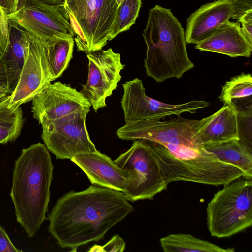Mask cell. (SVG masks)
I'll list each match as a JSON object with an SVG mask.
<instances>
[{
    "label": "cell",
    "instance_id": "6da1fadb",
    "mask_svg": "<svg viewBox=\"0 0 252 252\" xmlns=\"http://www.w3.org/2000/svg\"><path fill=\"white\" fill-rule=\"evenodd\" d=\"M133 211L124 194L90 186L60 197L48 215V231L58 245L71 252L98 242L114 225Z\"/></svg>",
    "mask_w": 252,
    "mask_h": 252
},
{
    "label": "cell",
    "instance_id": "7a4b0ae2",
    "mask_svg": "<svg viewBox=\"0 0 252 252\" xmlns=\"http://www.w3.org/2000/svg\"><path fill=\"white\" fill-rule=\"evenodd\" d=\"M53 169L51 155L40 143L23 149L15 162L10 195L17 221L29 237L46 219Z\"/></svg>",
    "mask_w": 252,
    "mask_h": 252
},
{
    "label": "cell",
    "instance_id": "3957f363",
    "mask_svg": "<svg viewBox=\"0 0 252 252\" xmlns=\"http://www.w3.org/2000/svg\"><path fill=\"white\" fill-rule=\"evenodd\" d=\"M142 34L147 45L146 72L156 81L179 79L194 67L188 56L184 29L170 9L158 5L151 9Z\"/></svg>",
    "mask_w": 252,
    "mask_h": 252
},
{
    "label": "cell",
    "instance_id": "277c9868",
    "mask_svg": "<svg viewBox=\"0 0 252 252\" xmlns=\"http://www.w3.org/2000/svg\"><path fill=\"white\" fill-rule=\"evenodd\" d=\"M118 7L116 0H64L59 6L74 32L78 51L88 54L107 44Z\"/></svg>",
    "mask_w": 252,
    "mask_h": 252
},
{
    "label": "cell",
    "instance_id": "5b68a950",
    "mask_svg": "<svg viewBox=\"0 0 252 252\" xmlns=\"http://www.w3.org/2000/svg\"><path fill=\"white\" fill-rule=\"evenodd\" d=\"M241 178L224 185L208 204L207 226L213 236L229 237L252 225V180Z\"/></svg>",
    "mask_w": 252,
    "mask_h": 252
},
{
    "label": "cell",
    "instance_id": "8992f818",
    "mask_svg": "<svg viewBox=\"0 0 252 252\" xmlns=\"http://www.w3.org/2000/svg\"><path fill=\"white\" fill-rule=\"evenodd\" d=\"M90 110L81 109L41 125V138L57 159H71L75 156L97 151L91 141L86 120Z\"/></svg>",
    "mask_w": 252,
    "mask_h": 252
},
{
    "label": "cell",
    "instance_id": "52a82bcc",
    "mask_svg": "<svg viewBox=\"0 0 252 252\" xmlns=\"http://www.w3.org/2000/svg\"><path fill=\"white\" fill-rule=\"evenodd\" d=\"M123 87L121 105L126 124L142 120H159L185 112L194 113L209 106V102L204 100H193L179 104L160 102L146 94L142 81L137 78L126 82Z\"/></svg>",
    "mask_w": 252,
    "mask_h": 252
},
{
    "label": "cell",
    "instance_id": "ba28073f",
    "mask_svg": "<svg viewBox=\"0 0 252 252\" xmlns=\"http://www.w3.org/2000/svg\"><path fill=\"white\" fill-rule=\"evenodd\" d=\"M114 161L120 167L132 169L136 174L137 184L129 201L151 200L167 189L168 184L148 141L134 140L130 148Z\"/></svg>",
    "mask_w": 252,
    "mask_h": 252
},
{
    "label": "cell",
    "instance_id": "9c48e42d",
    "mask_svg": "<svg viewBox=\"0 0 252 252\" xmlns=\"http://www.w3.org/2000/svg\"><path fill=\"white\" fill-rule=\"evenodd\" d=\"M8 21L42 39L75 36L59 6L39 0H19L17 9L7 16Z\"/></svg>",
    "mask_w": 252,
    "mask_h": 252
},
{
    "label": "cell",
    "instance_id": "30bf717a",
    "mask_svg": "<svg viewBox=\"0 0 252 252\" xmlns=\"http://www.w3.org/2000/svg\"><path fill=\"white\" fill-rule=\"evenodd\" d=\"M88 74L87 82L80 92L87 99L94 110L106 106V98L110 96L121 79V71L125 64L121 55L112 48L99 50L87 54Z\"/></svg>",
    "mask_w": 252,
    "mask_h": 252
},
{
    "label": "cell",
    "instance_id": "8fae6325",
    "mask_svg": "<svg viewBox=\"0 0 252 252\" xmlns=\"http://www.w3.org/2000/svg\"><path fill=\"white\" fill-rule=\"evenodd\" d=\"M29 49L8 107L15 108L32 100L46 85L55 80L50 70L46 42L29 32Z\"/></svg>",
    "mask_w": 252,
    "mask_h": 252
},
{
    "label": "cell",
    "instance_id": "7c38bea8",
    "mask_svg": "<svg viewBox=\"0 0 252 252\" xmlns=\"http://www.w3.org/2000/svg\"><path fill=\"white\" fill-rule=\"evenodd\" d=\"M70 160L84 171L92 184L122 192L128 201L135 190L138 179L135 171L120 167L98 151L78 154Z\"/></svg>",
    "mask_w": 252,
    "mask_h": 252
},
{
    "label": "cell",
    "instance_id": "4fadbf2b",
    "mask_svg": "<svg viewBox=\"0 0 252 252\" xmlns=\"http://www.w3.org/2000/svg\"><path fill=\"white\" fill-rule=\"evenodd\" d=\"M252 9V0H216L201 6L187 19L185 32L187 43L196 44L205 39L229 19L238 20Z\"/></svg>",
    "mask_w": 252,
    "mask_h": 252
},
{
    "label": "cell",
    "instance_id": "5bb4252c",
    "mask_svg": "<svg viewBox=\"0 0 252 252\" xmlns=\"http://www.w3.org/2000/svg\"><path fill=\"white\" fill-rule=\"evenodd\" d=\"M31 101L33 117L40 124L91 106L80 92L59 81L45 86Z\"/></svg>",
    "mask_w": 252,
    "mask_h": 252
},
{
    "label": "cell",
    "instance_id": "9a60e30c",
    "mask_svg": "<svg viewBox=\"0 0 252 252\" xmlns=\"http://www.w3.org/2000/svg\"><path fill=\"white\" fill-rule=\"evenodd\" d=\"M199 121L185 119L180 115L166 121H138L126 124L116 133L122 140H144L164 145L177 138L196 135Z\"/></svg>",
    "mask_w": 252,
    "mask_h": 252
},
{
    "label": "cell",
    "instance_id": "2e32d148",
    "mask_svg": "<svg viewBox=\"0 0 252 252\" xmlns=\"http://www.w3.org/2000/svg\"><path fill=\"white\" fill-rule=\"evenodd\" d=\"M195 48L201 51L216 52L231 57H250L252 46L245 37L239 22L230 21L217 27L209 36L197 43Z\"/></svg>",
    "mask_w": 252,
    "mask_h": 252
},
{
    "label": "cell",
    "instance_id": "e0dca14e",
    "mask_svg": "<svg viewBox=\"0 0 252 252\" xmlns=\"http://www.w3.org/2000/svg\"><path fill=\"white\" fill-rule=\"evenodd\" d=\"M196 136L203 144L239 140L237 114L228 105L199 121Z\"/></svg>",
    "mask_w": 252,
    "mask_h": 252
},
{
    "label": "cell",
    "instance_id": "ac0fdd59",
    "mask_svg": "<svg viewBox=\"0 0 252 252\" xmlns=\"http://www.w3.org/2000/svg\"><path fill=\"white\" fill-rule=\"evenodd\" d=\"M8 41L1 55L9 88H15L27 58L29 49V32L9 21Z\"/></svg>",
    "mask_w": 252,
    "mask_h": 252
},
{
    "label": "cell",
    "instance_id": "d6986e66",
    "mask_svg": "<svg viewBox=\"0 0 252 252\" xmlns=\"http://www.w3.org/2000/svg\"><path fill=\"white\" fill-rule=\"evenodd\" d=\"M219 98L237 113L252 112V77L242 74L232 78L222 86Z\"/></svg>",
    "mask_w": 252,
    "mask_h": 252
},
{
    "label": "cell",
    "instance_id": "ffe728a7",
    "mask_svg": "<svg viewBox=\"0 0 252 252\" xmlns=\"http://www.w3.org/2000/svg\"><path fill=\"white\" fill-rule=\"evenodd\" d=\"M205 149L214 154L222 162L234 165L242 170L245 178H252V150L238 140L204 144Z\"/></svg>",
    "mask_w": 252,
    "mask_h": 252
},
{
    "label": "cell",
    "instance_id": "44dd1931",
    "mask_svg": "<svg viewBox=\"0 0 252 252\" xmlns=\"http://www.w3.org/2000/svg\"><path fill=\"white\" fill-rule=\"evenodd\" d=\"M160 243L165 252H234L233 248L223 249L189 234H171L161 238Z\"/></svg>",
    "mask_w": 252,
    "mask_h": 252
},
{
    "label": "cell",
    "instance_id": "7402d4cb",
    "mask_svg": "<svg viewBox=\"0 0 252 252\" xmlns=\"http://www.w3.org/2000/svg\"><path fill=\"white\" fill-rule=\"evenodd\" d=\"M45 42L50 70L56 80L62 76L72 58L74 38L57 37Z\"/></svg>",
    "mask_w": 252,
    "mask_h": 252
},
{
    "label": "cell",
    "instance_id": "603a6c76",
    "mask_svg": "<svg viewBox=\"0 0 252 252\" xmlns=\"http://www.w3.org/2000/svg\"><path fill=\"white\" fill-rule=\"evenodd\" d=\"M10 94L0 102V144L14 142L20 136L24 118L21 107H8Z\"/></svg>",
    "mask_w": 252,
    "mask_h": 252
},
{
    "label": "cell",
    "instance_id": "cb8c5ba5",
    "mask_svg": "<svg viewBox=\"0 0 252 252\" xmlns=\"http://www.w3.org/2000/svg\"><path fill=\"white\" fill-rule=\"evenodd\" d=\"M142 5L141 0H124L118 7L109 41L129 29L135 24Z\"/></svg>",
    "mask_w": 252,
    "mask_h": 252
},
{
    "label": "cell",
    "instance_id": "d4e9b609",
    "mask_svg": "<svg viewBox=\"0 0 252 252\" xmlns=\"http://www.w3.org/2000/svg\"><path fill=\"white\" fill-rule=\"evenodd\" d=\"M239 141L251 150L252 112L237 113Z\"/></svg>",
    "mask_w": 252,
    "mask_h": 252
},
{
    "label": "cell",
    "instance_id": "484cf974",
    "mask_svg": "<svg viewBox=\"0 0 252 252\" xmlns=\"http://www.w3.org/2000/svg\"><path fill=\"white\" fill-rule=\"evenodd\" d=\"M126 247V243L119 235H114L103 246L94 245L89 252H122Z\"/></svg>",
    "mask_w": 252,
    "mask_h": 252
},
{
    "label": "cell",
    "instance_id": "4316f807",
    "mask_svg": "<svg viewBox=\"0 0 252 252\" xmlns=\"http://www.w3.org/2000/svg\"><path fill=\"white\" fill-rule=\"evenodd\" d=\"M9 22L0 6V56L6 50L8 41Z\"/></svg>",
    "mask_w": 252,
    "mask_h": 252
},
{
    "label": "cell",
    "instance_id": "83f0119b",
    "mask_svg": "<svg viewBox=\"0 0 252 252\" xmlns=\"http://www.w3.org/2000/svg\"><path fill=\"white\" fill-rule=\"evenodd\" d=\"M237 21L242 25L241 29L245 37L252 46V9L247 11Z\"/></svg>",
    "mask_w": 252,
    "mask_h": 252
},
{
    "label": "cell",
    "instance_id": "f1b7e54d",
    "mask_svg": "<svg viewBox=\"0 0 252 252\" xmlns=\"http://www.w3.org/2000/svg\"><path fill=\"white\" fill-rule=\"evenodd\" d=\"M13 244L5 230L0 225V252H19Z\"/></svg>",
    "mask_w": 252,
    "mask_h": 252
},
{
    "label": "cell",
    "instance_id": "f546056e",
    "mask_svg": "<svg viewBox=\"0 0 252 252\" xmlns=\"http://www.w3.org/2000/svg\"><path fill=\"white\" fill-rule=\"evenodd\" d=\"M18 2L19 0H0V6L6 17L16 11Z\"/></svg>",
    "mask_w": 252,
    "mask_h": 252
},
{
    "label": "cell",
    "instance_id": "4dcf8cb0",
    "mask_svg": "<svg viewBox=\"0 0 252 252\" xmlns=\"http://www.w3.org/2000/svg\"><path fill=\"white\" fill-rule=\"evenodd\" d=\"M0 87H9L7 75L1 56H0Z\"/></svg>",
    "mask_w": 252,
    "mask_h": 252
},
{
    "label": "cell",
    "instance_id": "1f68e13d",
    "mask_svg": "<svg viewBox=\"0 0 252 252\" xmlns=\"http://www.w3.org/2000/svg\"><path fill=\"white\" fill-rule=\"evenodd\" d=\"M12 91L8 87H0V102L4 100Z\"/></svg>",
    "mask_w": 252,
    "mask_h": 252
},
{
    "label": "cell",
    "instance_id": "d6a6232c",
    "mask_svg": "<svg viewBox=\"0 0 252 252\" xmlns=\"http://www.w3.org/2000/svg\"><path fill=\"white\" fill-rule=\"evenodd\" d=\"M46 3L60 6L63 4L64 0H39Z\"/></svg>",
    "mask_w": 252,
    "mask_h": 252
},
{
    "label": "cell",
    "instance_id": "836d02e7",
    "mask_svg": "<svg viewBox=\"0 0 252 252\" xmlns=\"http://www.w3.org/2000/svg\"><path fill=\"white\" fill-rule=\"evenodd\" d=\"M124 0H116V3L119 6Z\"/></svg>",
    "mask_w": 252,
    "mask_h": 252
}]
</instances>
